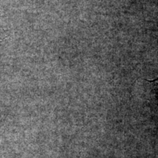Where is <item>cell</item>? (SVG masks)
Segmentation results:
<instances>
[{
    "instance_id": "cell-1",
    "label": "cell",
    "mask_w": 158,
    "mask_h": 158,
    "mask_svg": "<svg viewBox=\"0 0 158 158\" xmlns=\"http://www.w3.org/2000/svg\"><path fill=\"white\" fill-rule=\"evenodd\" d=\"M146 81L151 84L152 91L154 92V93L155 94L157 98L158 99V78L152 81H149V80H146Z\"/></svg>"
}]
</instances>
